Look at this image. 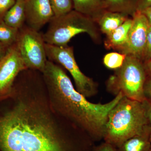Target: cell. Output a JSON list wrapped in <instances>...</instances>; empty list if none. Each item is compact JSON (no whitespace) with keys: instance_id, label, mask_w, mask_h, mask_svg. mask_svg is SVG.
Wrapping results in <instances>:
<instances>
[{"instance_id":"6da1fadb","label":"cell","mask_w":151,"mask_h":151,"mask_svg":"<svg viewBox=\"0 0 151 151\" xmlns=\"http://www.w3.org/2000/svg\"><path fill=\"white\" fill-rule=\"evenodd\" d=\"M85 134L71 137L57 130L46 112L20 102L0 117V151H91Z\"/></svg>"},{"instance_id":"7a4b0ae2","label":"cell","mask_w":151,"mask_h":151,"mask_svg":"<svg viewBox=\"0 0 151 151\" xmlns=\"http://www.w3.org/2000/svg\"><path fill=\"white\" fill-rule=\"evenodd\" d=\"M41 73L53 109L85 132L94 142L103 139L108 114L123 94L119 93L104 104L92 103L76 90L62 68L55 63L48 60Z\"/></svg>"},{"instance_id":"3957f363","label":"cell","mask_w":151,"mask_h":151,"mask_svg":"<svg viewBox=\"0 0 151 151\" xmlns=\"http://www.w3.org/2000/svg\"><path fill=\"white\" fill-rule=\"evenodd\" d=\"M148 126L144 103L123 96L108 114L103 140L117 148Z\"/></svg>"},{"instance_id":"277c9868","label":"cell","mask_w":151,"mask_h":151,"mask_svg":"<svg viewBox=\"0 0 151 151\" xmlns=\"http://www.w3.org/2000/svg\"><path fill=\"white\" fill-rule=\"evenodd\" d=\"M95 22L74 10L59 17H54L47 30L42 35L45 43L65 46L76 35L86 33L94 41L99 42L100 36Z\"/></svg>"},{"instance_id":"5b68a950","label":"cell","mask_w":151,"mask_h":151,"mask_svg":"<svg viewBox=\"0 0 151 151\" xmlns=\"http://www.w3.org/2000/svg\"><path fill=\"white\" fill-rule=\"evenodd\" d=\"M146 80L145 68L141 60L127 55L122 67L108 78L106 89L115 96L121 93L124 97L143 103L147 99L145 92Z\"/></svg>"},{"instance_id":"8992f818","label":"cell","mask_w":151,"mask_h":151,"mask_svg":"<svg viewBox=\"0 0 151 151\" xmlns=\"http://www.w3.org/2000/svg\"><path fill=\"white\" fill-rule=\"evenodd\" d=\"M45 50L48 60L60 64L71 74L76 89L79 93L86 98L97 94L98 84L79 69L76 61L72 47L58 46L45 43Z\"/></svg>"},{"instance_id":"52a82bcc","label":"cell","mask_w":151,"mask_h":151,"mask_svg":"<svg viewBox=\"0 0 151 151\" xmlns=\"http://www.w3.org/2000/svg\"><path fill=\"white\" fill-rule=\"evenodd\" d=\"M16 45L27 68L42 72L48 60L42 35L27 26H23L19 29Z\"/></svg>"},{"instance_id":"ba28073f","label":"cell","mask_w":151,"mask_h":151,"mask_svg":"<svg viewBox=\"0 0 151 151\" xmlns=\"http://www.w3.org/2000/svg\"><path fill=\"white\" fill-rule=\"evenodd\" d=\"M26 69L15 43L9 47L5 56L0 61V99L12 93L15 79L19 73Z\"/></svg>"},{"instance_id":"9c48e42d","label":"cell","mask_w":151,"mask_h":151,"mask_svg":"<svg viewBox=\"0 0 151 151\" xmlns=\"http://www.w3.org/2000/svg\"><path fill=\"white\" fill-rule=\"evenodd\" d=\"M133 23L127 42L119 51L140 59L144 57L149 24L145 15L137 11L132 17Z\"/></svg>"},{"instance_id":"30bf717a","label":"cell","mask_w":151,"mask_h":151,"mask_svg":"<svg viewBox=\"0 0 151 151\" xmlns=\"http://www.w3.org/2000/svg\"><path fill=\"white\" fill-rule=\"evenodd\" d=\"M25 22L27 26L39 31L54 17L49 0H24Z\"/></svg>"},{"instance_id":"8fae6325","label":"cell","mask_w":151,"mask_h":151,"mask_svg":"<svg viewBox=\"0 0 151 151\" xmlns=\"http://www.w3.org/2000/svg\"><path fill=\"white\" fill-rule=\"evenodd\" d=\"M74 10L97 22L108 11L105 0H71Z\"/></svg>"},{"instance_id":"7c38bea8","label":"cell","mask_w":151,"mask_h":151,"mask_svg":"<svg viewBox=\"0 0 151 151\" xmlns=\"http://www.w3.org/2000/svg\"><path fill=\"white\" fill-rule=\"evenodd\" d=\"M133 19L129 18L123 24L107 36L105 45L107 49L119 51L127 42Z\"/></svg>"},{"instance_id":"4fadbf2b","label":"cell","mask_w":151,"mask_h":151,"mask_svg":"<svg viewBox=\"0 0 151 151\" xmlns=\"http://www.w3.org/2000/svg\"><path fill=\"white\" fill-rule=\"evenodd\" d=\"M151 127L149 126L140 134L136 135L125 141L116 151H150Z\"/></svg>"},{"instance_id":"5bb4252c","label":"cell","mask_w":151,"mask_h":151,"mask_svg":"<svg viewBox=\"0 0 151 151\" xmlns=\"http://www.w3.org/2000/svg\"><path fill=\"white\" fill-rule=\"evenodd\" d=\"M129 18V16L126 14L107 11L97 22L101 32L107 35L123 24Z\"/></svg>"},{"instance_id":"9a60e30c","label":"cell","mask_w":151,"mask_h":151,"mask_svg":"<svg viewBox=\"0 0 151 151\" xmlns=\"http://www.w3.org/2000/svg\"><path fill=\"white\" fill-rule=\"evenodd\" d=\"M3 20L11 27L18 29H21L25 22L24 0H16L6 13Z\"/></svg>"},{"instance_id":"2e32d148","label":"cell","mask_w":151,"mask_h":151,"mask_svg":"<svg viewBox=\"0 0 151 151\" xmlns=\"http://www.w3.org/2000/svg\"><path fill=\"white\" fill-rule=\"evenodd\" d=\"M108 11L133 16L137 12L138 0H105Z\"/></svg>"},{"instance_id":"e0dca14e","label":"cell","mask_w":151,"mask_h":151,"mask_svg":"<svg viewBox=\"0 0 151 151\" xmlns=\"http://www.w3.org/2000/svg\"><path fill=\"white\" fill-rule=\"evenodd\" d=\"M19 29L11 27L0 19V43L9 47L16 42Z\"/></svg>"},{"instance_id":"ac0fdd59","label":"cell","mask_w":151,"mask_h":151,"mask_svg":"<svg viewBox=\"0 0 151 151\" xmlns=\"http://www.w3.org/2000/svg\"><path fill=\"white\" fill-rule=\"evenodd\" d=\"M127 56L126 55L121 52H110L104 57L103 63L109 69L117 70L122 67Z\"/></svg>"},{"instance_id":"d6986e66","label":"cell","mask_w":151,"mask_h":151,"mask_svg":"<svg viewBox=\"0 0 151 151\" xmlns=\"http://www.w3.org/2000/svg\"><path fill=\"white\" fill-rule=\"evenodd\" d=\"M53 10L54 17H59L68 13L73 9L71 0H49Z\"/></svg>"},{"instance_id":"ffe728a7","label":"cell","mask_w":151,"mask_h":151,"mask_svg":"<svg viewBox=\"0 0 151 151\" xmlns=\"http://www.w3.org/2000/svg\"><path fill=\"white\" fill-rule=\"evenodd\" d=\"M16 0H0V19H3L4 17L14 5Z\"/></svg>"},{"instance_id":"44dd1931","label":"cell","mask_w":151,"mask_h":151,"mask_svg":"<svg viewBox=\"0 0 151 151\" xmlns=\"http://www.w3.org/2000/svg\"><path fill=\"white\" fill-rule=\"evenodd\" d=\"M144 58H145L147 60L151 58V26H149L147 36V42L145 50Z\"/></svg>"},{"instance_id":"7402d4cb","label":"cell","mask_w":151,"mask_h":151,"mask_svg":"<svg viewBox=\"0 0 151 151\" xmlns=\"http://www.w3.org/2000/svg\"><path fill=\"white\" fill-rule=\"evenodd\" d=\"M116 148L104 142L98 145H94L91 151H116Z\"/></svg>"},{"instance_id":"603a6c76","label":"cell","mask_w":151,"mask_h":151,"mask_svg":"<svg viewBox=\"0 0 151 151\" xmlns=\"http://www.w3.org/2000/svg\"><path fill=\"white\" fill-rule=\"evenodd\" d=\"M143 103L146 109V115L148 124L151 127V98H147Z\"/></svg>"},{"instance_id":"cb8c5ba5","label":"cell","mask_w":151,"mask_h":151,"mask_svg":"<svg viewBox=\"0 0 151 151\" xmlns=\"http://www.w3.org/2000/svg\"><path fill=\"white\" fill-rule=\"evenodd\" d=\"M151 7V0H138L137 11L142 12Z\"/></svg>"},{"instance_id":"d4e9b609","label":"cell","mask_w":151,"mask_h":151,"mask_svg":"<svg viewBox=\"0 0 151 151\" xmlns=\"http://www.w3.org/2000/svg\"><path fill=\"white\" fill-rule=\"evenodd\" d=\"M145 92L147 98H151V80L146 82Z\"/></svg>"},{"instance_id":"484cf974","label":"cell","mask_w":151,"mask_h":151,"mask_svg":"<svg viewBox=\"0 0 151 151\" xmlns=\"http://www.w3.org/2000/svg\"><path fill=\"white\" fill-rule=\"evenodd\" d=\"M9 47L0 43V61L5 56Z\"/></svg>"},{"instance_id":"4316f807","label":"cell","mask_w":151,"mask_h":151,"mask_svg":"<svg viewBox=\"0 0 151 151\" xmlns=\"http://www.w3.org/2000/svg\"><path fill=\"white\" fill-rule=\"evenodd\" d=\"M141 12L145 15L148 22L149 25L151 26V7L146 9Z\"/></svg>"},{"instance_id":"83f0119b","label":"cell","mask_w":151,"mask_h":151,"mask_svg":"<svg viewBox=\"0 0 151 151\" xmlns=\"http://www.w3.org/2000/svg\"><path fill=\"white\" fill-rule=\"evenodd\" d=\"M146 69L147 72L148 73L149 75L151 76V58L147 60Z\"/></svg>"},{"instance_id":"f1b7e54d","label":"cell","mask_w":151,"mask_h":151,"mask_svg":"<svg viewBox=\"0 0 151 151\" xmlns=\"http://www.w3.org/2000/svg\"><path fill=\"white\" fill-rule=\"evenodd\" d=\"M150 142H151V133H150Z\"/></svg>"},{"instance_id":"f546056e","label":"cell","mask_w":151,"mask_h":151,"mask_svg":"<svg viewBox=\"0 0 151 151\" xmlns=\"http://www.w3.org/2000/svg\"><path fill=\"white\" fill-rule=\"evenodd\" d=\"M150 151H151V150H150Z\"/></svg>"}]
</instances>
